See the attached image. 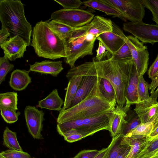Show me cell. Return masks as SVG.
<instances>
[{"label":"cell","mask_w":158,"mask_h":158,"mask_svg":"<svg viewBox=\"0 0 158 158\" xmlns=\"http://www.w3.org/2000/svg\"><path fill=\"white\" fill-rule=\"evenodd\" d=\"M133 59L119 61L111 58L92 62L98 76L104 78L114 89L117 105L124 106L126 103V91L130 69Z\"/></svg>","instance_id":"obj_1"},{"label":"cell","mask_w":158,"mask_h":158,"mask_svg":"<svg viewBox=\"0 0 158 158\" xmlns=\"http://www.w3.org/2000/svg\"><path fill=\"white\" fill-rule=\"evenodd\" d=\"M24 6L20 0H1L0 20L2 27L9 32L10 38L18 35L29 46L32 30L26 18Z\"/></svg>","instance_id":"obj_2"},{"label":"cell","mask_w":158,"mask_h":158,"mask_svg":"<svg viewBox=\"0 0 158 158\" xmlns=\"http://www.w3.org/2000/svg\"><path fill=\"white\" fill-rule=\"evenodd\" d=\"M31 45L40 57L54 60L67 56L65 41L50 29L45 21L38 22L33 27Z\"/></svg>","instance_id":"obj_3"},{"label":"cell","mask_w":158,"mask_h":158,"mask_svg":"<svg viewBox=\"0 0 158 158\" xmlns=\"http://www.w3.org/2000/svg\"><path fill=\"white\" fill-rule=\"evenodd\" d=\"M116 105L102 98L99 91L76 105L60 112L56 121L59 123L95 117L112 111Z\"/></svg>","instance_id":"obj_4"},{"label":"cell","mask_w":158,"mask_h":158,"mask_svg":"<svg viewBox=\"0 0 158 158\" xmlns=\"http://www.w3.org/2000/svg\"><path fill=\"white\" fill-rule=\"evenodd\" d=\"M112 111L91 118L57 123V131L62 136L66 132L74 129L78 133L83 135L85 138L102 130L109 131L110 118Z\"/></svg>","instance_id":"obj_5"},{"label":"cell","mask_w":158,"mask_h":158,"mask_svg":"<svg viewBox=\"0 0 158 158\" xmlns=\"http://www.w3.org/2000/svg\"><path fill=\"white\" fill-rule=\"evenodd\" d=\"M86 34L85 26L81 27L74 31L65 42L67 56L64 58V61L71 68L75 67V64L79 59L93 54V49L96 40L91 42L87 40Z\"/></svg>","instance_id":"obj_6"},{"label":"cell","mask_w":158,"mask_h":158,"mask_svg":"<svg viewBox=\"0 0 158 158\" xmlns=\"http://www.w3.org/2000/svg\"><path fill=\"white\" fill-rule=\"evenodd\" d=\"M113 31L120 36L128 45L139 76L146 72L148 65L149 54L147 47L132 35L126 36L121 29L113 23Z\"/></svg>","instance_id":"obj_7"},{"label":"cell","mask_w":158,"mask_h":158,"mask_svg":"<svg viewBox=\"0 0 158 158\" xmlns=\"http://www.w3.org/2000/svg\"><path fill=\"white\" fill-rule=\"evenodd\" d=\"M79 66L84 74L70 108L83 101L90 95L99 92L100 77L98 76L92 61L86 62Z\"/></svg>","instance_id":"obj_8"},{"label":"cell","mask_w":158,"mask_h":158,"mask_svg":"<svg viewBox=\"0 0 158 158\" xmlns=\"http://www.w3.org/2000/svg\"><path fill=\"white\" fill-rule=\"evenodd\" d=\"M94 15L90 12L81 9L58 10L51 15L50 19L73 27H80L89 23Z\"/></svg>","instance_id":"obj_9"},{"label":"cell","mask_w":158,"mask_h":158,"mask_svg":"<svg viewBox=\"0 0 158 158\" xmlns=\"http://www.w3.org/2000/svg\"><path fill=\"white\" fill-rule=\"evenodd\" d=\"M123 28L126 32L132 34L143 44L150 43L153 45L158 42V25L148 24L142 21L123 24Z\"/></svg>","instance_id":"obj_10"},{"label":"cell","mask_w":158,"mask_h":158,"mask_svg":"<svg viewBox=\"0 0 158 158\" xmlns=\"http://www.w3.org/2000/svg\"><path fill=\"white\" fill-rule=\"evenodd\" d=\"M104 2L121 11L126 20L131 22L142 21L145 14V7L141 0H104Z\"/></svg>","instance_id":"obj_11"},{"label":"cell","mask_w":158,"mask_h":158,"mask_svg":"<svg viewBox=\"0 0 158 158\" xmlns=\"http://www.w3.org/2000/svg\"><path fill=\"white\" fill-rule=\"evenodd\" d=\"M44 113L36 107L26 106L24 110V114L26 125L29 133L35 139H42L41 134L43 130V121L45 120Z\"/></svg>","instance_id":"obj_12"},{"label":"cell","mask_w":158,"mask_h":158,"mask_svg":"<svg viewBox=\"0 0 158 158\" xmlns=\"http://www.w3.org/2000/svg\"><path fill=\"white\" fill-rule=\"evenodd\" d=\"M84 73L79 66L71 68L68 71L66 77L69 82L66 90L63 106L62 111L70 108L72 102L80 86L82 80Z\"/></svg>","instance_id":"obj_13"},{"label":"cell","mask_w":158,"mask_h":158,"mask_svg":"<svg viewBox=\"0 0 158 158\" xmlns=\"http://www.w3.org/2000/svg\"><path fill=\"white\" fill-rule=\"evenodd\" d=\"M0 46L3 51L4 56L11 61L23 57L28 46L24 40L18 35L10 38Z\"/></svg>","instance_id":"obj_14"},{"label":"cell","mask_w":158,"mask_h":158,"mask_svg":"<svg viewBox=\"0 0 158 158\" xmlns=\"http://www.w3.org/2000/svg\"><path fill=\"white\" fill-rule=\"evenodd\" d=\"M156 98H149L136 104L134 110L139 118L141 123L152 122L158 114V102Z\"/></svg>","instance_id":"obj_15"},{"label":"cell","mask_w":158,"mask_h":158,"mask_svg":"<svg viewBox=\"0 0 158 158\" xmlns=\"http://www.w3.org/2000/svg\"><path fill=\"white\" fill-rule=\"evenodd\" d=\"M139 75L133 60L128 77L126 91V104H132L139 103L138 94V85Z\"/></svg>","instance_id":"obj_16"},{"label":"cell","mask_w":158,"mask_h":158,"mask_svg":"<svg viewBox=\"0 0 158 158\" xmlns=\"http://www.w3.org/2000/svg\"><path fill=\"white\" fill-rule=\"evenodd\" d=\"M29 66L30 72H37L42 74H50L55 77H57L64 69L62 62L60 61L45 60L36 62Z\"/></svg>","instance_id":"obj_17"},{"label":"cell","mask_w":158,"mask_h":158,"mask_svg":"<svg viewBox=\"0 0 158 158\" xmlns=\"http://www.w3.org/2000/svg\"><path fill=\"white\" fill-rule=\"evenodd\" d=\"M131 106L126 104L123 107L116 105L112 111L110 120V130L112 138L120 133L122 125L125 121L127 112Z\"/></svg>","instance_id":"obj_18"},{"label":"cell","mask_w":158,"mask_h":158,"mask_svg":"<svg viewBox=\"0 0 158 158\" xmlns=\"http://www.w3.org/2000/svg\"><path fill=\"white\" fill-rule=\"evenodd\" d=\"M148 136L133 135L124 136L121 144L130 146L131 150L127 158H135L142 151L150 142Z\"/></svg>","instance_id":"obj_19"},{"label":"cell","mask_w":158,"mask_h":158,"mask_svg":"<svg viewBox=\"0 0 158 158\" xmlns=\"http://www.w3.org/2000/svg\"><path fill=\"white\" fill-rule=\"evenodd\" d=\"M97 39L102 43L106 51L111 54L117 52L125 43L120 36L113 31L102 33Z\"/></svg>","instance_id":"obj_20"},{"label":"cell","mask_w":158,"mask_h":158,"mask_svg":"<svg viewBox=\"0 0 158 158\" xmlns=\"http://www.w3.org/2000/svg\"><path fill=\"white\" fill-rule=\"evenodd\" d=\"M29 70L16 69L11 73L9 82L10 86L16 91L25 89L31 82Z\"/></svg>","instance_id":"obj_21"},{"label":"cell","mask_w":158,"mask_h":158,"mask_svg":"<svg viewBox=\"0 0 158 158\" xmlns=\"http://www.w3.org/2000/svg\"><path fill=\"white\" fill-rule=\"evenodd\" d=\"M112 22L110 19L101 16H96L87 24V33H91L98 36L103 33L112 32Z\"/></svg>","instance_id":"obj_22"},{"label":"cell","mask_w":158,"mask_h":158,"mask_svg":"<svg viewBox=\"0 0 158 158\" xmlns=\"http://www.w3.org/2000/svg\"><path fill=\"white\" fill-rule=\"evenodd\" d=\"M83 2V4L86 6L101 11L107 15L118 18L126 21L125 16L121 11L104 2V0L84 1Z\"/></svg>","instance_id":"obj_23"},{"label":"cell","mask_w":158,"mask_h":158,"mask_svg":"<svg viewBox=\"0 0 158 158\" xmlns=\"http://www.w3.org/2000/svg\"><path fill=\"white\" fill-rule=\"evenodd\" d=\"M64 101L60 96L57 89L52 90L45 98L38 102L36 107L60 112Z\"/></svg>","instance_id":"obj_24"},{"label":"cell","mask_w":158,"mask_h":158,"mask_svg":"<svg viewBox=\"0 0 158 158\" xmlns=\"http://www.w3.org/2000/svg\"><path fill=\"white\" fill-rule=\"evenodd\" d=\"M50 29L65 42L72 35L73 32L80 27H73L56 21L49 19L45 21Z\"/></svg>","instance_id":"obj_25"},{"label":"cell","mask_w":158,"mask_h":158,"mask_svg":"<svg viewBox=\"0 0 158 158\" xmlns=\"http://www.w3.org/2000/svg\"><path fill=\"white\" fill-rule=\"evenodd\" d=\"M125 119L120 133L123 136H126L141 123L139 118L135 111L131 110L130 108L127 111Z\"/></svg>","instance_id":"obj_26"},{"label":"cell","mask_w":158,"mask_h":158,"mask_svg":"<svg viewBox=\"0 0 158 158\" xmlns=\"http://www.w3.org/2000/svg\"><path fill=\"white\" fill-rule=\"evenodd\" d=\"M98 90L102 98L111 103H117L114 89L108 80L100 77L98 82Z\"/></svg>","instance_id":"obj_27"},{"label":"cell","mask_w":158,"mask_h":158,"mask_svg":"<svg viewBox=\"0 0 158 158\" xmlns=\"http://www.w3.org/2000/svg\"><path fill=\"white\" fill-rule=\"evenodd\" d=\"M18 95L14 92H7L0 94V108H5L18 110Z\"/></svg>","instance_id":"obj_28"},{"label":"cell","mask_w":158,"mask_h":158,"mask_svg":"<svg viewBox=\"0 0 158 158\" xmlns=\"http://www.w3.org/2000/svg\"><path fill=\"white\" fill-rule=\"evenodd\" d=\"M123 136L120 134L112 138L110 143V146L106 158H116L117 156L128 146L121 144Z\"/></svg>","instance_id":"obj_29"},{"label":"cell","mask_w":158,"mask_h":158,"mask_svg":"<svg viewBox=\"0 0 158 158\" xmlns=\"http://www.w3.org/2000/svg\"><path fill=\"white\" fill-rule=\"evenodd\" d=\"M3 145L9 149L23 151L18 142L16 133L10 130L6 126L3 133Z\"/></svg>","instance_id":"obj_30"},{"label":"cell","mask_w":158,"mask_h":158,"mask_svg":"<svg viewBox=\"0 0 158 158\" xmlns=\"http://www.w3.org/2000/svg\"><path fill=\"white\" fill-rule=\"evenodd\" d=\"M135 158H158V135L150 141Z\"/></svg>","instance_id":"obj_31"},{"label":"cell","mask_w":158,"mask_h":158,"mask_svg":"<svg viewBox=\"0 0 158 158\" xmlns=\"http://www.w3.org/2000/svg\"><path fill=\"white\" fill-rule=\"evenodd\" d=\"M106 57L107 59L111 58L116 60L122 61L132 59L130 49L125 41L120 49L115 53L111 54L107 51Z\"/></svg>","instance_id":"obj_32"},{"label":"cell","mask_w":158,"mask_h":158,"mask_svg":"<svg viewBox=\"0 0 158 158\" xmlns=\"http://www.w3.org/2000/svg\"><path fill=\"white\" fill-rule=\"evenodd\" d=\"M153 128V124L152 122L141 123L125 136L133 135L148 136L152 131Z\"/></svg>","instance_id":"obj_33"},{"label":"cell","mask_w":158,"mask_h":158,"mask_svg":"<svg viewBox=\"0 0 158 158\" xmlns=\"http://www.w3.org/2000/svg\"><path fill=\"white\" fill-rule=\"evenodd\" d=\"M148 89V85L145 80L143 76H139L137 89L139 102L149 98Z\"/></svg>","instance_id":"obj_34"},{"label":"cell","mask_w":158,"mask_h":158,"mask_svg":"<svg viewBox=\"0 0 158 158\" xmlns=\"http://www.w3.org/2000/svg\"><path fill=\"white\" fill-rule=\"evenodd\" d=\"M1 116L6 123L12 124L16 122L18 119L19 116L20 114L19 111L7 108H0Z\"/></svg>","instance_id":"obj_35"},{"label":"cell","mask_w":158,"mask_h":158,"mask_svg":"<svg viewBox=\"0 0 158 158\" xmlns=\"http://www.w3.org/2000/svg\"><path fill=\"white\" fill-rule=\"evenodd\" d=\"M14 64L9 62V60L5 56L0 58V84L5 80L7 75L12 71Z\"/></svg>","instance_id":"obj_36"},{"label":"cell","mask_w":158,"mask_h":158,"mask_svg":"<svg viewBox=\"0 0 158 158\" xmlns=\"http://www.w3.org/2000/svg\"><path fill=\"white\" fill-rule=\"evenodd\" d=\"M145 7L152 13V20L158 25V0H141Z\"/></svg>","instance_id":"obj_37"},{"label":"cell","mask_w":158,"mask_h":158,"mask_svg":"<svg viewBox=\"0 0 158 158\" xmlns=\"http://www.w3.org/2000/svg\"><path fill=\"white\" fill-rule=\"evenodd\" d=\"M30 154L23 151L8 149L2 151L0 158H31Z\"/></svg>","instance_id":"obj_38"},{"label":"cell","mask_w":158,"mask_h":158,"mask_svg":"<svg viewBox=\"0 0 158 158\" xmlns=\"http://www.w3.org/2000/svg\"><path fill=\"white\" fill-rule=\"evenodd\" d=\"M60 5L64 9H78L83 4V2L80 0H54Z\"/></svg>","instance_id":"obj_39"},{"label":"cell","mask_w":158,"mask_h":158,"mask_svg":"<svg viewBox=\"0 0 158 158\" xmlns=\"http://www.w3.org/2000/svg\"><path fill=\"white\" fill-rule=\"evenodd\" d=\"M65 140L69 143L76 142L85 138L84 136L74 129H71L63 134L62 135Z\"/></svg>","instance_id":"obj_40"},{"label":"cell","mask_w":158,"mask_h":158,"mask_svg":"<svg viewBox=\"0 0 158 158\" xmlns=\"http://www.w3.org/2000/svg\"><path fill=\"white\" fill-rule=\"evenodd\" d=\"M96 149L85 150L79 152L75 156L76 158H94L101 152Z\"/></svg>","instance_id":"obj_41"},{"label":"cell","mask_w":158,"mask_h":158,"mask_svg":"<svg viewBox=\"0 0 158 158\" xmlns=\"http://www.w3.org/2000/svg\"><path fill=\"white\" fill-rule=\"evenodd\" d=\"M98 44V48L96 50V55L93 58V60L100 61L106 59L107 54L106 49L101 42L99 41Z\"/></svg>","instance_id":"obj_42"},{"label":"cell","mask_w":158,"mask_h":158,"mask_svg":"<svg viewBox=\"0 0 158 158\" xmlns=\"http://www.w3.org/2000/svg\"><path fill=\"white\" fill-rule=\"evenodd\" d=\"M158 73V54L154 62L150 66L148 72L149 78L151 79Z\"/></svg>","instance_id":"obj_43"},{"label":"cell","mask_w":158,"mask_h":158,"mask_svg":"<svg viewBox=\"0 0 158 158\" xmlns=\"http://www.w3.org/2000/svg\"><path fill=\"white\" fill-rule=\"evenodd\" d=\"M152 81L148 85V89L150 90L152 94L158 86V73L152 79Z\"/></svg>","instance_id":"obj_44"},{"label":"cell","mask_w":158,"mask_h":158,"mask_svg":"<svg viewBox=\"0 0 158 158\" xmlns=\"http://www.w3.org/2000/svg\"><path fill=\"white\" fill-rule=\"evenodd\" d=\"M10 36V33L6 29L2 27L0 30V45L6 41L8 37Z\"/></svg>","instance_id":"obj_45"},{"label":"cell","mask_w":158,"mask_h":158,"mask_svg":"<svg viewBox=\"0 0 158 158\" xmlns=\"http://www.w3.org/2000/svg\"><path fill=\"white\" fill-rule=\"evenodd\" d=\"M131 150V147L129 146L123 152L119 154L116 158H127Z\"/></svg>","instance_id":"obj_46"},{"label":"cell","mask_w":158,"mask_h":158,"mask_svg":"<svg viewBox=\"0 0 158 158\" xmlns=\"http://www.w3.org/2000/svg\"><path fill=\"white\" fill-rule=\"evenodd\" d=\"M157 135H158V126L153 129L148 136L150 140H152Z\"/></svg>","instance_id":"obj_47"},{"label":"cell","mask_w":158,"mask_h":158,"mask_svg":"<svg viewBox=\"0 0 158 158\" xmlns=\"http://www.w3.org/2000/svg\"><path fill=\"white\" fill-rule=\"evenodd\" d=\"M108 148L109 147L108 146L106 148L102 149L101 150L100 152L94 158H103Z\"/></svg>","instance_id":"obj_48"},{"label":"cell","mask_w":158,"mask_h":158,"mask_svg":"<svg viewBox=\"0 0 158 158\" xmlns=\"http://www.w3.org/2000/svg\"><path fill=\"white\" fill-rule=\"evenodd\" d=\"M152 122L153 124V130L158 126V114Z\"/></svg>","instance_id":"obj_49"},{"label":"cell","mask_w":158,"mask_h":158,"mask_svg":"<svg viewBox=\"0 0 158 158\" xmlns=\"http://www.w3.org/2000/svg\"><path fill=\"white\" fill-rule=\"evenodd\" d=\"M150 97L157 98L158 97V86L157 89L151 94Z\"/></svg>","instance_id":"obj_50"},{"label":"cell","mask_w":158,"mask_h":158,"mask_svg":"<svg viewBox=\"0 0 158 158\" xmlns=\"http://www.w3.org/2000/svg\"><path fill=\"white\" fill-rule=\"evenodd\" d=\"M107 152L106 153V154L105 156H104V158H106V156H107Z\"/></svg>","instance_id":"obj_51"},{"label":"cell","mask_w":158,"mask_h":158,"mask_svg":"<svg viewBox=\"0 0 158 158\" xmlns=\"http://www.w3.org/2000/svg\"><path fill=\"white\" fill-rule=\"evenodd\" d=\"M76 158V157H75H75H73V158Z\"/></svg>","instance_id":"obj_52"},{"label":"cell","mask_w":158,"mask_h":158,"mask_svg":"<svg viewBox=\"0 0 158 158\" xmlns=\"http://www.w3.org/2000/svg\"><path fill=\"white\" fill-rule=\"evenodd\" d=\"M31 158H34V157H33V158H31Z\"/></svg>","instance_id":"obj_53"}]
</instances>
